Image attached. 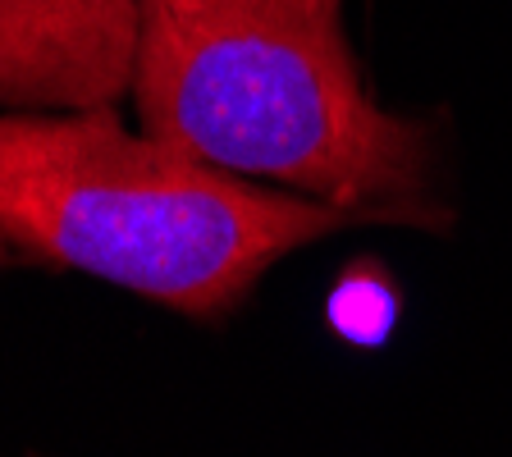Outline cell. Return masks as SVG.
Masks as SVG:
<instances>
[{
    "mask_svg": "<svg viewBox=\"0 0 512 457\" xmlns=\"http://www.w3.org/2000/svg\"><path fill=\"white\" fill-rule=\"evenodd\" d=\"M389 311H394V302H389V293L380 284H366V288L348 284L334 298V320L352 339H380L384 325H389Z\"/></svg>",
    "mask_w": 512,
    "mask_h": 457,
    "instance_id": "277c9868",
    "label": "cell"
},
{
    "mask_svg": "<svg viewBox=\"0 0 512 457\" xmlns=\"http://www.w3.org/2000/svg\"><path fill=\"white\" fill-rule=\"evenodd\" d=\"M128 92L142 133L224 174L366 224H444L435 128L375 106L343 0H138Z\"/></svg>",
    "mask_w": 512,
    "mask_h": 457,
    "instance_id": "6da1fadb",
    "label": "cell"
},
{
    "mask_svg": "<svg viewBox=\"0 0 512 457\" xmlns=\"http://www.w3.org/2000/svg\"><path fill=\"white\" fill-rule=\"evenodd\" d=\"M362 215L224 174L115 106L0 115V270H78L220 320L275 261Z\"/></svg>",
    "mask_w": 512,
    "mask_h": 457,
    "instance_id": "7a4b0ae2",
    "label": "cell"
},
{
    "mask_svg": "<svg viewBox=\"0 0 512 457\" xmlns=\"http://www.w3.org/2000/svg\"><path fill=\"white\" fill-rule=\"evenodd\" d=\"M133 46L138 0H0V110L115 106Z\"/></svg>",
    "mask_w": 512,
    "mask_h": 457,
    "instance_id": "3957f363",
    "label": "cell"
}]
</instances>
